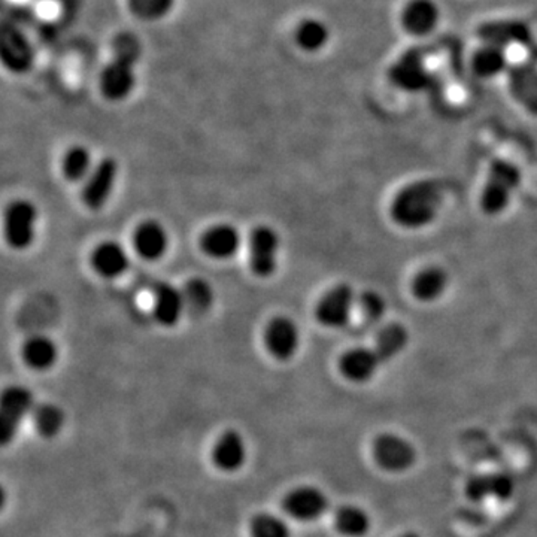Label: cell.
Masks as SVG:
<instances>
[{
	"mask_svg": "<svg viewBox=\"0 0 537 537\" xmlns=\"http://www.w3.org/2000/svg\"><path fill=\"white\" fill-rule=\"evenodd\" d=\"M390 79L400 90L417 93L429 87L430 74L421 58L406 54L390 69Z\"/></svg>",
	"mask_w": 537,
	"mask_h": 537,
	"instance_id": "cell-19",
	"label": "cell"
},
{
	"mask_svg": "<svg viewBox=\"0 0 537 537\" xmlns=\"http://www.w3.org/2000/svg\"><path fill=\"white\" fill-rule=\"evenodd\" d=\"M153 314L158 324L174 327L178 324L184 312H187L182 289L169 282L158 281L153 287Z\"/></svg>",
	"mask_w": 537,
	"mask_h": 537,
	"instance_id": "cell-14",
	"label": "cell"
},
{
	"mask_svg": "<svg viewBox=\"0 0 537 537\" xmlns=\"http://www.w3.org/2000/svg\"><path fill=\"white\" fill-rule=\"evenodd\" d=\"M408 342H410V333L406 330V327L401 326L399 322H393V324L385 326L376 335L373 350H375L382 364H385L396 359L400 352L405 351Z\"/></svg>",
	"mask_w": 537,
	"mask_h": 537,
	"instance_id": "cell-27",
	"label": "cell"
},
{
	"mask_svg": "<svg viewBox=\"0 0 537 537\" xmlns=\"http://www.w3.org/2000/svg\"><path fill=\"white\" fill-rule=\"evenodd\" d=\"M35 426L44 438H54L62 431L66 417L62 408L53 403H42L34 410Z\"/></svg>",
	"mask_w": 537,
	"mask_h": 537,
	"instance_id": "cell-31",
	"label": "cell"
},
{
	"mask_svg": "<svg viewBox=\"0 0 537 537\" xmlns=\"http://www.w3.org/2000/svg\"><path fill=\"white\" fill-rule=\"evenodd\" d=\"M330 37V27L319 18H303L294 30V41L305 53L315 54L324 50Z\"/></svg>",
	"mask_w": 537,
	"mask_h": 537,
	"instance_id": "cell-25",
	"label": "cell"
},
{
	"mask_svg": "<svg viewBox=\"0 0 537 537\" xmlns=\"http://www.w3.org/2000/svg\"><path fill=\"white\" fill-rule=\"evenodd\" d=\"M200 249L215 260H228L238 254L242 235L232 224H215L200 236Z\"/></svg>",
	"mask_w": 537,
	"mask_h": 537,
	"instance_id": "cell-13",
	"label": "cell"
},
{
	"mask_svg": "<svg viewBox=\"0 0 537 537\" xmlns=\"http://www.w3.org/2000/svg\"><path fill=\"white\" fill-rule=\"evenodd\" d=\"M91 266L102 278L114 279L120 278L130 268V257L127 249L116 240H106L96 247L91 254Z\"/></svg>",
	"mask_w": 537,
	"mask_h": 537,
	"instance_id": "cell-17",
	"label": "cell"
},
{
	"mask_svg": "<svg viewBox=\"0 0 537 537\" xmlns=\"http://www.w3.org/2000/svg\"><path fill=\"white\" fill-rule=\"evenodd\" d=\"M356 303V294L351 286L339 284L329 289L315 308V317L319 324L329 329H342L351 319Z\"/></svg>",
	"mask_w": 537,
	"mask_h": 537,
	"instance_id": "cell-8",
	"label": "cell"
},
{
	"mask_svg": "<svg viewBox=\"0 0 537 537\" xmlns=\"http://www.w3.org/2000/svg\"><path fill=\"white\" fill-rule=\"evenodd\" d=\"M483 44H492L502 48L520 44H529L532 41V30L529 25L521 21L503 20L487 23L480 29Z\"/></svg>",
	"mask_w": 537,
	"mask_h": 537,
	"instance_id": "cell-20",
	"label": "cell"
},
{
	"mask_svg": "<svg viewBox=\"0 0 537 537\" xmlns=\"http://www.w3.org/2000/svg\"><path fill=\"white\" fill-rule=\"evenodd\" d=\"M399 537H421V536H420V534H418V533H413V532H408V533L401 534V536H399Z\"/></svg>",
	"mask_w": 537,
	"mask_h": 537,
	"instance_id": "cell-35",
	"label": "cell"
},
{
	"mask_svg": "<svg viewBox=\"0 0 537 537\" xmlns=\"http://www.w3.org/2000/svg\"><path fill=\"white\" fill-rule=\"evenodd\" d=\"M181 289L186 309L191 314H205L214 305V289L207 279L191 278Z\"/></svg>",
	"mask_w": 537,
	"mask_h": 537,
	"instance_id": "cell-29",
	"label": "cell"
},
{
	"mask_svg": "<svg viewBox=\"0 0 537 537\" xmlns=\"http://www.w3.org/2000/svg\"><path fill=\"white\" fill-rule=\"evenodd\" d=\"M212 461L217 469L228 473L242 469L247 461V445L242 434L236 430L224 431L212 448Z\"/></svg>",
	"mask_w": 537,
	"mask_h": 537,
	"instance_id": "cell-18",
	"label": "cell"
},
{
	"mask_svg": "<svg viewBox=\"0 0 537 537\" xmlns=\"http://www.w3.org/2000/svg\"><path fill=\"white\" fill-rule=\"evenodd\" d=\"M509 90L525 111L537 116V69L532 65H517L509 69Z\"/></svg>",
	"mask_w": 537,
	"mask_h": 537,
	"instance_id": "cell-21",
	"label": "cell"
},
{
	"mask_svg": "<svg viewBox=\"0 0 537 537\" xmlns=\"http://www.w3.org/2000/svg\"><path fill=\"white\" fill-rule=\"evenodd\" d=\"M471 71L482 79H494L509 72L508 50L492 44L482 46L471 54Z\"/></svg>",
	"mask_w": 537,
	"mask_h": 537,
	"instance_id": "cell-23",
	"label": "cell"
},
{
	"mask_svg": "<svg viewBox=\"0 0 537 537\" xmlns=\"http://www.w3.org/2000/svg\"><path fill=\"white\" fill-rule=\"evenodd\" d=\"M360 309L363 310V315L370 321L380 319L385 312L384 299L380 298V294L373 293V291H366V293L360 296Z\"/></svg>",
	"mask_w": 537,
	"mask_h": 537,
	"instance_id": "cell-34",
	"label": "cell"
},
{
	"mask_svg": "<svg viewBox=\"0 0 537 537\" xmlns=\"http://www.w3.org/2000/svg\"><path fill=\"white\" fill-rule=\"evenodd\" d=\"M177 0H127L128 9L135 17L144 21H157L172 11Z\"/></svg>",
	"mask_w": 537,
	"mask_h": 537,
	"instance_id": "cell-32",
	"label": "cell"
},
{
	"mask_svg": "<svg viewBox=\"0 0 537 537\" xmlns=\"http://www.w3.org/2000/svg\"><path fill=\"white\" fill-rule=\"evenodd\" d=\"M515 490L513 481L506 475L473 476L466 483V494L475 502L494 501L504 502L511 499Z\"/></svg>",
	"mask_w": 537,
	"mask_h": 537,
	"instance_id": "cell-22",
	"label": "cell"
},
{
	"mask_svg": "<svg viewBox=\"0 0 537 537\" xmlns=\"http://www.w3.org/2000/svg\"><path fill=\"white\" fill-rule=\"evenodd\" d=\"M251 537H291L289 525L272 513H260L251 521Z\"/></svg>",
	"mask_w": 537,
	"mask_h": 537,
	"instance_id": "cell-33",
	"label": "cell"
},
{
	"mask_svg": "<svg viewBox=\"0 0 537 537\" xmlns=\"http://www.w3.org/2000/svg\"><path fill=\"white\" fill-rule=\"evenodd\" d=\"M133 247L145 260H160L169 248V233L156 219H147L133 233Z\"/></svg>",
	"mask_w": 537,
	"mask_h": 537,
	"instance_id": "cell-16",
	"label": "cell"
},
{
	"mask_svg": "<svg viewBox=\"0 0 537 537\" xmlns=\"http://www.w3.org/2000/svg\"><path fill=\"white\" fill-rule=\"evenodd\" d=\"M265 345L270 356L279 361H289L300 347V331L293 319L278 315L268 321L265 330Z\"/></svg>",
	"mask_w": 537,
	"mask_h": 537,
	"instance_id": "cell-11",
	"label": "cell"
},
{
	"mask_svg": "<svg viewBox=\"0 0 537 537\" xmlns=\"http://www.w3.org/2000/svg\"><path fill=\"white\" fill-rule=\"evenodd\" d=\"M62 165L63 174L72 182L86 181L96 166L93 165L90 151L83 145H75V147L67 149L65 157H63Z\"/></svg>",
	"mask_w": 537,
	"mask_h": 537,
	"instance_id": "cell-30",
	"label": "cell"
},
{
	"mask_svg": "<svg viewBox=\"0 0 537 537\" xmlns=\"http://www.w3.org/2000/svg\"><path fill=\"white\" fill-rule=\"evenodd\" d=\"M118 177V163L112 157L104 158L91 170L84 181L83 202L88 209L99 211L111 198Z\"/></svg>",
	"mask_w": 537,
	"mask_h": 537,
	"instance_id": "cell-9",
	"label": "cell"
},
{
	"mask_svg": "<svg viewBox=\"0 0 537 537\" xmlns=\"http://www.w3.org/2000/svg\"><path fill=\"white\" fill-rule=\"evenodd\" d=\"M142 56L141 41L133 34H120L112 44V58L100 74V90L105 99L121 102L137 86V62Z\"/></svg>",
	"mask_w": 537,
	"mask_h": 537,
	"instance_id": "cell-2",
	"label": "cell"
},
{
	"mask_svg": "<svg viewBox=\"0 0 537 537\" xmlns=\"http://www.w3.org/2000/svg\"><path fill=\"white\" fill-rule=\"evenodd\" d=\"M336 530L347 537H363L370 532L372 521L364 509L345 504L336 511Z\"/></svg>",
	"mask_w": 537,
	"mask_h": 537,
	"instance_id": "cell-28",
	"label": "cell"
},
{
	"mask_svg": "<svg viewBox=\"0 0 537 537\" xmlns=\"http://www.w3.org/2000/svg\"><path fill=\"white\" fill-rule=\"evenodd\" d=\"M380 366L384 364L373 348H352L339 360V370L343 378L356 384L372 380Z\"/></svg>",
	"mask_w": 537,
	"mask_h": 537,
	"instance_id": "cell-15",
	"label": "cell"
},
{
	"mask_svg": "<svg viewBox=\"0 0 537 537\" xmlns=\"http://www.w3.org/2000/svg\"><path fill=\"white\" fill-rule=\"evenodd\" d=\"M58 348L48 336H34L23 345V360L29 368L44 372L57 363Z\"/></svg>",
	"mask_w": 537,
	"mask_h": 537,
	"instance_id": "cell-26",
	"label": "cell"
},
{
	"mask_svg": "<svg viewBox=\"0 0 537 537\" xmlns=\"http://www.w3.org/2000/svg\"><path fill=\"white\" fill-rule=\"evenodd\" d=\"M521 184V172L511 161H492L481 195V208L488 215H499L509 207L513 193Z\"/></svg>",
	"mask_w": 537,
	"mask_h": 537,
	"instance_id": "cell-3",
	"label": "cell"
},
{
	"mask_svg": "<svg viewBox=\"0 0 537 537\" xmlns=\"http://www.w3.org/2000/svg\"><path fill=\"white\" fill-rule=\"evenodd\" d=\"M445 188L436 179H421L403 187L394 196L390 215L394 223L408 230L427 228L438 218Z\"/></svg>",
	"mask_w": 537,
	"mask_h": 537,
	"instance_id": "cell-1",
	"label": "cell"
},
{
	"mask_svg": "<svg viewBox=\"0 0 537 537\" xmlns=\"http://www.w3.org/2000/svg\"><path fill=\"white\" fill-rule=\"evenodd\" d=\"M450 284V277L442 268L429 266L415 275L410 284L413 298L422 303L436 302L442 298Z\"/></svg>",
	"mask_w": 537,
	"mask_h": 537,
	"instance_id": "cell-24",
	"label": "cell"
},
{
	"mask_svg": "<svg viewBox=\"0 0 537 537\" xmlns=\"http://www.w3.org/2000/svg\"><path fill=\"white\" fill-rule=\"evenodd\" d=\"M281 251V238L268 226H257L249 235L248 258L252 273L260 278L272 277L277 272Z\"/></svg>",
	"mask_w": 537,
	"mask_h": 537,
	"instance_id": "cell-6",
	"label": "cell"
},
{
	"mask_svg": "<svg viewBox=\"0 0 537 537\" xmlns=\"http://www.w3.org/2000/svg\"><path fill=\"white\" fill-rule=\"evenodd\" d=\"M330 503L324 491L308 485L294 488L282 501V508L287 515L302 522L319 520L327 512Z\"/></svg>",
	"mask_w": 537,
	"mask_h": 537,
	"instance_id": "cell-12",
	"label": "cell"
},
{
	"mask_svg": "<svg viewBox=\"0 0 537 537\" xmlns=\"http://www.w3.org/2000/svg\"><path fill=\"white\" fill-rule=\"evenodd\" d=\"M36 207L25 198L9 203L5 209L4 230L9 247L14 249L29 248L36 238Z\"/></svg>",
	"mask_w": 537,
	"mask_h": 537,
	"instance_id": "cell-4",
	"label": "cell"
},
{
	"mask_svg": "<svg viewBox=\"0 0 537 537\" xmlns=\"http://www.w3.org/2000/svg\"><path fill=\"white\" fill-rule=\"evenodd\" d=\"M35 408L34 393L29 389L11 385L4 390L0 399V441L4 445H8L15 438L21 422L34 412Z\"/></svg>",
	"mask_w": 537,
	"mask_h": 537,
	"instance_id": "cell-5",
	"label": "cell"
},
{
	"mask_svg": "<svg viewBox=\"0 0 537 537\" xmlns=\"http://www.w3.org/2000/svg\"><path fill=\"white\" fill-rule=\"evenodd\" d=\"M399 18L405 34L413 37L429 36L438 29L442 9L436 0H406Z\"/></svg>",
	"mask_w": 537,
	"mask_h": 537,
	"instance_id": "cell-10",
	"label": "cell"
},
{
	"mask_svg": "<svg viewBox=\"0 0 537 537\" xmlns=\"http://www.w3.org/2000/svg\"><path fill=\"white\" fill-rule=\"evenodd\" d=\"M373 459L380 469L401 473L417 461V450L399 434L382 433L373 441Z\"/></svg>",
	"mask_w": 537,
	"mask_h": 537,
	"instance_id": "cell-7",
	"label": "cell"
}]
</instances>
